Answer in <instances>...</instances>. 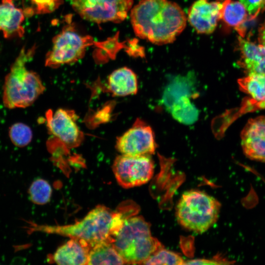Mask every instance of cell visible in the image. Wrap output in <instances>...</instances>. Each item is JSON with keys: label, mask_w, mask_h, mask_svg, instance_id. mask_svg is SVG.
Returning <instances> with one entry per match:
<instances>
[{"label": "cell", "mask_w": 265, "mask_h": 265, "mask_svg": "<svg viewBox=\"0 0 265 265\" xmlns=\"http://www.w3.org/2000/svg\"><path fill=\"white\" fill-rule=\"evenodd\" d=\"M239 88L249 95L260 107L265 108V76L251 74L238 80Z\"/></svg>", "instance_id": "obj_18"}, {"label": "cell", "mask_w": 265, "mask_h": 265, "mask_svg": "<svg viewBox=\"0 0 265 265\" xmlns=\"http://www.w3.org/2000/svg\"><path fill=\"white\" fill-rule=\"evenodd\" d=\"M90 249L86 241L70 238L49 257V261L58 265H87Z\"/></svg>", "instance_id": "obj_14"}, {"label": "cell", "mask_w": 265, "mask_h": 265, "mask_svg": "<svg viewBox=\"0 0 265 265\" xmlns=\"http://www.w3.org/2000/svg\"><path fill=\"white\" fill-rule=\"evenodd\" d=\"M92 37L80 33L73 25L63 27L53 40V46L46 56L45 65L57 68L64 64L74 63L82 58L86 49L96 45Z\"/></svg>", "instance_id": "obj_6"}, {"label": "cell", "mask_w": 265, "mask_h": 265, "mask_svg": "<svg viewBox=\"0 0 265 265\" xmlns=\"http://www.w3.org/2000/svg\"><path fill=\"white\" fill-rule=\"evenodd\" d=\"M74 11L82 18L98 24L120 23L127 17L132 0H71Z\"/></svg>", "instance_id": "obj_7"}, {"label": "cell", "mask_w": 265, "mask_h": 265, "mask_svg": "<svg viewBox=\"0 0 265 265\" xmlns=\"http://www.w3.org/2000/svg\"><path fill=\"white\" fill-rule=\"evenodd\" d=\"M116 249L126 264H142L162 247L151 235L150 225L141 216L127 219L113 239Z\"/></svg>", "instance_id": "obj_4"}, {"label": "cell", "mask_w": 265, "mask_h": 265, "mask_svg": "<svg viewBox=\"0 0 265 265\" xmlns=\"http://www.w3.org/2000/svg\"><path fill=\"white\" fill-rule=\"evenodd\" d=\"M220 207L214 197L203 191L191 190L181 196L176 208V216L183 227L203 233L216 222Z\"/></svg>", "instance_id": "obj_5"}, {"label": "cell", "mask_w": 265, "mask_h": 265, "mask_svg": "<svg viewBox=\"0 0 265 265\" xmlns=\"http://www.w3.org/2000/svg\"><path fill=\"white\" fill-rule=\"evenodd\" d=\"M191 76H179L174 78L165 88L162 101L169 110L172 105L182 97H193L196 92Z\"/></svg>", "instance_id": "obj_16"}, {"label": "cell", "mask_w": 265, "mask_h": 265, "mask_svg": "<svg viewBox=\"0 0 265 265\" xmlns=\"http://www.w3.org/2000/svg\"><path fill=\"white\" fill-rule=\"evenodd\" d=\"M258 37L259 44L265 47V22L259 28Z\"/></svg>", "instance_id": "obj_28"}, {"label": "cell", "mask_w": 265, "mask_h": 265, "mask_svg": "<svg viewBox=\"0 0 265 265\" xmlns=\"http://www.w3.org/2000/svg\"><path fill=\"white\" fill-rule=\"evenodd\" d=\"M26 16L22 8L16 7L14 0H1L0 3V31L6 39L21 38Z\"/></svg>", "instance_id": "obj_13"}, {"label": "cell", "mask_w": 265, "mask_h": 265, "mask_svg": "<svg viewBox=\"0 0 265 265\" xmlns=\"http://www.w3.org/2000/svg\"><path fill=\"white\" fill-rule=\"evenodd\" d=\"M28 192L32 202L37 205H44L49 202L52 189L46 181L37 179L31 183Z\"/></svg>", "instance_id": "obj_21"}, {"label": "cell", "mask_w": 265, "mask_h": 265, "mask_svg": "<svg viewBox=\"0 0 265 265\" xmlns=\"http://www.w3.org/2000/svg\"><path fill=\"white\" fill-rule=\"evenodd\" d=\"M240 138L247 158L265 162V116L249 119L241 131Z\"/></svg>", "instance_id": "obj_11"}, {"label": "cell", "mask_w": 265, "mask_h": 265, "mask_svg": "<svg viewBox=\"0 0 265 265\" xmlns=\"http://www.w3.org/2000/svg\"><path fill=\"white\" fill-rule=\"evenodd\" d=\"M107 84L108 91L115 96L134 95L138 91L136 74L126 67L112 72L108 76Z\"/></svg>", "instance_id": "obj_15"}, {"label": "cell", "mask_w": 265, "mask_h": 265, "mask_svg": "<svg viewBox=\"0 0 265 265\" xmlns=\"http://www.w3.org/2000/svg\"><path fill=\"white\" fill-rule=\"evenodd\" d=\"M125 262L113 242L105 241L90 249L87 265H122Z\"/></svg>", "instance_id": "obj_17"}, {"label": "cell", "mask_w": 265, "mask_h": 265, "mask_svg": "<svg viewBox=\"0 0 265 265\" xmlns=\"http://www.w3.org/2000/svg\"><path fill=\"white\" fill-rule=\"evenodd\" d=\"M30 6L24 8V12L26 17L34 14H44L52 13L63 2V0H29Z\"/></svg>", "instance_id": "obj_23"}, {"label": "cell", "mask_w": 265, "mask_h": 265, "mask_svg": "<svg viewBox=\"0 0 265 265\" xmlns=\"http://www.w3.org/2000/svg\"><path fill=\"white\" fill-rule=\"evenodd\" d=\"M124 45L123 43L118 41L117 35L109 38L106 41L99 42L97 47L100 49L102 57L100 60L103 61L104 56L105 58H114L117 53L124 47Z\"/></svg>", "instance_id": "obj_25"}, {"label": "cell", "mask_w": 265, "mask_h": 265, "mask_svg": "<svg viewBox=\"0 0 265 265\" xmlns=\"http://www.w3.org/2000/svg\"><path fill=\"white\" fill-rule=\"evenodd\" d=\"M244 6L249 15L256 18L265 8V0H239Z\"/></svg>", "instance_id": "obj_26"}, {"label": "cell", "mask_w": 265, "mask_h": 265, "mask_svg": "<svg viewBox=\"0 0 265 265\" xmlns=\"http://www.w3.org/2000/svg\"><path fill=\"white\" fill-rule=\"evenodd\" d=\"M248 14L245 7L240 1L225 0L222 2L220 19L227 26L236 28L247 19Z\"/></svg>", "instance_id": "obj_20"}, {"label": "cell", "mask_w": 265, "mask_h": 265, "mask_svg": "<svg viewBox=\"0 0 265 265\" xmlns=\"http://www.w3.org/2000/svg\"><path fill=\"white\" fill-rule=\"evenodd\" d=\"M36 46L24 47L5 77L2 101L8 108H25L31 105L45 89L38 74L28 70L26 63L33 57Z\"/></svg>", "instance_id": "obj_3"}, {"label": "cell", "mask_w": 265, "mask_h": 265, "mask_svg": "<svg viewBox=\"0 0 265 265\" xmlns=\"http://www.w3.org/2000/svg\"><path fill=\"white\" fill-rule=\"evenodd\" d=\"M222 2L197 0L192 4L188 20L198 33L210 34L214 30L221 18Z\"/></svg>", "instance_id": "obj_12"}, {"label": "cell", "mask_w": 265, "mask_h": 265, "mask_svg": "<svg viewBox=\"0 0 265 265\" xmlns=\"http://www.w3.org/2000/svg\"><path fill=\"white\" fill-rule=\"evenodd\" d=\"M157 147L152 128L139 118L116 142V149L121 154L129 156H150L155 153Z\"/></svg>", "instance_id": "obj_9"}, {"label": "cell", "mask_w": 265, "mask_h": 265, "mask_svg": "<svg viewBox=\"0 0 265 265\" xmlns=\"http://www.w3.org/2000/svg\"><path fill=\"white\" fill-rule=\"evenodd\" d=\"M190 98L188 96L181 97L169 109L175 120L186 125L195 122L199 116L198 110L191 102Z\"/></svg>", "instance_id": "obj_19"}, {"label": "cell", "mask_w": 265, "mask_h": 265, "mask_svg": "<svg viewBox=\"0 0 265 265\" xmlns=\"http://www.w3.org/2000/svg\"><path fill=\"white\" fill-rule=\"evenodd\" d=\"M9 136L15 146L24 147L31 142L32 132L27 125L22 123H16L9 128Z\"/></svg>", "instance_id": "obj_22"}, {"label": "cell", "mask_w": 265, "mask_h": 265, "mask_svg": "<svg viewBox=\"0 0 265 265\" xmlns=\"http://www.w3.org/2000/svg\"><path fill=\"white\" fill-rule=\"evenodd\" d=\"M131 18L135 34L156 44L173 42L186 22L181 7L168 0H141L132 9Z\"/></svg>", "instance_id": "obj_1"}, {"label": "cell", "mask_w": 265, "mask_h": 265, "mask_svg": "<svg viewBox=\"0 0 265 265\" xmlns=\"http://www.w3.org/2000/svg\"><path fill=\"white\" fill-rule=\"evenodd\" d=\"M112 170L118 183L129 188L149 182L154 173V164L150 156L121 154L115 159Z\"/></svg>", "instance_id": "obj_8"}, {"label": "cell", "mask_w": 265, "mask_h": 265, "mask_svg": "<svg viewBox=\"0 0 265 265\" xmlns=\"http://www.w3.org/2000/svg\"><path fill=\"white\" fill-rule=\"evenodd\" d=\"M126 218L119 210L113 211L99 205L91 210L82 219L65 225H40L26 221L24 227L28 234L35 232L57 234L83 240L91 248L105 241L113 242L115 235L123 226Z\"/></svg>", "instance_id": "obj_2"}, {"label": "cell", "mask_w": 265, "mask_h": 265, "mask_svg": "<svg viewBox=\"0 0 265 265\" xmlns=\"http://www.w3.org/2000/svg\"><path fill=\"white\" fill-rule=\"evenodd\" d=\"M185 261L177 253L160 248L144 261V265H184Z\"/></svg>", "instance_id": "obj_24"}, {"label": "cell", "mask_w": 265, "mask_h": 265, "mask_svg": "<svg viewBox=\"0 0 265 265\" xmlns=\"http://www.w3.org/2000/svg\"><path fill=\"white\" fill-rule=\"evenodd\" d=\"M49 131L69 147L79 146L83 134L77 124V115L72 110L60 108L47 114Z\"/></svg>", "instance_id": "obj_10"}, {"label": "cell", "mask_w": 265, "mask_h": 265, "mask_svg": "<svg viewBox=\"0 0 265 265\" xmlns=\"http://www.w3.org/2000/svg\"><path fill=\"white\" fill-rule=\"evenodd\" d=\"M222 261H226L222 260H207V259H195L185 262L184 264L187 265H217L225 264Z\"/></svg>", "instance_id": "obj_27"}]
</instances>
